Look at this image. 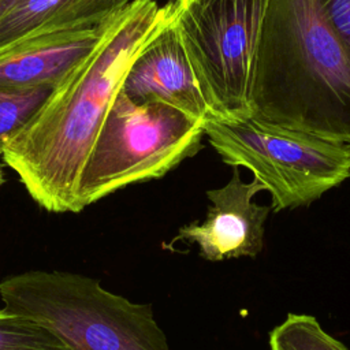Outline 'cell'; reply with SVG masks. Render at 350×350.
<instances>
[{
    "label": "cell",
    "mask_w": 350,
    "mask_h": 350,
    "mask_svg": "<svg viewBox=\"0 0 350 350\" xmlns=\"http://www.w3.org/2000/svg\"><path fill=\"white\" fill-rule=\"evenodd\" d=\"M175 1L133 0L96 46L3 145V163L49 212L78 213L77 187L107 112L139 52L171 21Z\"/></svg>",
    "instance_id": "6da1fadb"
},
{
    "label": "cell",
    "mask_w": 350,
    "mask_h": 350,
    "mask_svg": "<svg viewBox=\"0 0 350 350\" xmlns=\"http://www.w3.org/2000/svg\"><path fill=\"white\" fill-rule=\"evenodd\" d=\"M250 118L350 146V53L319 0H268Z\"/></svg>",
    "instance_id": "7a4b0ae2"
},
{
    "label": "cell",
    "mask_w": 350,
    "mask_h": 350,
    "mask_svg": "<svg viewBox=\"0 0 350 350\" xmlns=\"http://www.w3.org/2000/svg\"><path fill=\"white\" fill-rule=\"evenodd\" d=\"M10 312L26 316L71 350H170L150 304H134L97 279L62 271H27L0 282Z\"/></svg>",
    "instance_id": "3957f363"
},
{
    "label": "cell",
    "mask_w": 350,
    "mask_h": 350,
    "mask_svg": "<svg viewBox=\"0 0 350 350\" xmlns=\"http://www.w3.org/2000/svg\"><path fill=\"white\" fill-rule=\"evenodd\" d=\"M204 122L165 103H135L120 89L82 168L78 211L124 186L161 178L194 156Z\"/></svg>",
    "instance_id": "277c9868"
},
{
    "label": "cell",
    "mask_w": 350,
    "mask_h": 350,
    "mask_svg": "<svg viewBox=\"0 0 350 350\" xmlns=\"http://www.w3.org/2000/svg\"><path fill=\"white\" fill-rule=\"evenodd\" d=\"M221 160L250 170L272 197V211L308 206L350 176V146L260 123L252 118L204 122Z\"/></svg>",
    "instance_id": "5b68a950"
},
{
    "label": "cell",
    "mask_w": 350,
    "mask_h": 350,
    "mask_svg": "<svg viewBox=\"0 0 350 350\" xmlns=\"http://www.w3.org/2000/svg\"><path fill=\"white\" fill-rule=\"evenodd\" d=\"M267 1H175L174 22L209 118H250L256 49Z\"/></svg>",
    "instance_id": "8992f818"
},
{
    "label": "cell",
    "mask_w": 350,
    "mask_h": 350,
    "mask_svg": "<svg viewBox=\"0 0 350 350\" xmlns=\"http://www.w3.org/2000/svg\"><path fill=\"white\" fill-rule=\"evenodd\" d=\"M267 190L256 178L245 183L234 167L230 182L206 191L212 205L204 221H193L179 228L175 241L196 243L200 256L209 261H221L242 256L256 257L262 250L264 223L272 211L269 205H257L253 197Z\"/></svg>",
    "instance_id": "52a82bcc"
},
{
    "label": "cell",
    "mask_w": 350,
    "mask_h": 350,
    "mask_svg": "<svg viewBox=\"0 0 350 350\" xmlns=\"http://www.w3.org/2000/svg\"><path fill=\"white\" fill-rule=\"evenodd\" d=\"M122 92L135 103H165L200 120L211 116L174 15L133 62Z\"/></svg>",
    "instance_id": "ba28073f"
},
{
    "label": "cell",
    "mask_w": 350,
    "mask_h": 350,
    "mask_svg": "<svg viewBox=\"0 0 350 350\" xmlns=\"http://www.w3.org/2000/svg\"><path fill=\"white\" fill-rule=\"evenodd\" d=\"M112 18L97 26L40 36L1 51L0 86L12 89L55 88L90 53Z\"/></svg>",
    "instance_id": "9c48e42d"
},
{
    "label": "cell",
    "mask_w": 350,
    "mask_h": 350,
    "mask_svg": "<svg viewBox=\"0 0 350 350\" xmlns=\"http://www.w3.org/2000/svg\"><path fill=\"white\" fill-rule=\"evenodd\" d=\"M133 0H18L0 15V52L23 41L101 25Z\"/></svg>",
    "instance_id": "30bf717a"
},
{
    "label": "cell",
    "mask_w": 350,
    "mask_h": 350,
    "mask_svg": "<svg viewBox=\"0 0 350 350\" xmlns=\"http://www.w3.org/2000/svg\"><path fill=\"white\" fill-rule=\"evenodd\" d=\"M271 350H347L309 314L290 313L269 334Z\"/></svg>",
    "instance_id": "8fae6325"
},
{
    "label": "cell",
    "mask_w": 350,
    "mask_h": 350,
    "mask_svg": "<svg viewBox=\"0 0 350 350\" xmlns=\"http://www.w3.org/2000/svg\"><path fill=\"white\" fill-rule=\"evenodd\" d=\"M0 350H71L42 324L0 309Z\"/></svg>",
    "instance_id": "7c38bea8"
},
{
    "label": "cell",
    "mask_w": 350,
    "mask_h": 350,
    "mask_svg": "<svg viewBox=\"0 0 350 350\" xmlns=\"http://www.w3.org/2000/svg\"><path fill=\"white\" fill-rule=\"evenodd\" d=\"M53 86L12 89L0 86V145L19 131L41 108Z\"/></svg>",
    "instance_id": "4fadbf2b"
},
{
    "label": "cell",
    "mask_w": 350,
    "mask_h": 350,
    "mask_svg": "<svg viewBox=\"0 0 350 350\" xmlns=\"http://www.w3.org/2000/svg\"><path fill=\"white\" fill-rule=\"evenodd\" d=\"M323 14L350 53V0H319Z\"/></svg>",
    "instance_id": "5bb4252c"
},
{
    "label": "cell",
    "mask_w": 350,
    "mask_h": 350,
    "mask_svg": "<svg viewBox=\"0 0 350 350\" xmlns=\"http://www.w3.org/2000/svg\"><path fill=\"white\" fill-rule=\"evenodd\" d=\"M3 145H0V186L5 182V174H4V163H3Z\"/></svg>",
    "instance_id": "9a60e30c"
},
{
    "label": "cell",
    "mask_w": 350,
    "mask_h": 350,
    "mask_svg": "<svg viewBox=\"0 0 350 350\" xmlns=\"http://www.w3.org/2000/svg\"><path fill=\"white\" fill-rule=\"evenodd\" d=\"M18 0H0V15L3 12H5L14 3H16Z\"/></svg>",
    "instance_id": "2e32d148"
},
{
    "label": "cell",
    "mask_w": 350,
    "mask_h": 350,
    "mask_svg": "<svg viewBox=\"0 0 350 350\" xmlns=\"http://www.w3.org/2000/svg\"><path fill=\"white\" fill-rule=\"evenodd\" d=\"M170 1H176V0H170Z\"/></svg>",
    "instance_id": "e0dca14e"
},
{
    "label": "cell",
    "mask_w": 350,
    "mask_h": 350,
    "mask_svg": "<svg viewBox=\"0 0 350 350\" xmlns=\"http://www.w3.org/2000/svg\"><path fill=\"white\" fill-rule=\"evenodd\" d=\"M176 1H180V0H176Z\"/></svg>",
    "instance_id": "ac0fdd59"
}]
</instances>
